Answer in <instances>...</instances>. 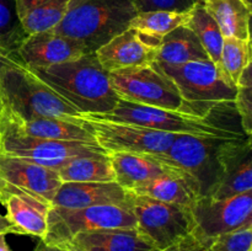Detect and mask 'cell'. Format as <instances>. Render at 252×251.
Listing matches in <instances>:
<instances>
[{
    "mask_svg": "<svg viewBox=\"0 0 252 251\" xmlns=\"http://www.w3.org/2000/svg\"><path fill=\"white\" fill-rule=\"evenodd\" d=\"M30 70L79 113L103 115L112 111L120 100L111 85L110 74L98 63L95 53Z\"/></svg>",
    "mask_w": 252,
    "mask_h": 251,
    "instance_id": "obj_1",
    "label": "cell"
},
{
    "mask_svg": "<svg viewBox=\"0 0 252 251\" xmlns=\"http://www.w3.org/2000/svg\"><path fill=\"white\" fill-rule=\"evenodd\" d=\"M137 14L133 0H71L65 16L53 30L94 53L129 29Z\"/></svg>",
    "mask_w": 252,
    "mask_h": 251,
    "instance_id": "obj_2",
    "label": "cell"
},
{
    "mask_svg": "<svg viewBox=\"0 0 252 251\" xmlns=\"http://www.w3.org/2000/svg\"><path fill=\"white\" fill-rule=\"evenodd\" d=\"M158 64L174 81L197 117L211 118L214 113L235 108L236 85L221 66L209 59L179 65Z\"/></svg>",
    "mask_w": 252,
    "mask_h": 251,
    "instance_id": "obj_3",
    "label": "cell"
},
{
    "mask_svg": "<svg viewBox=\"0 0 252 251\" xmlns=\"http://www.w3.org/2000/svg\"><path fill=\"white\" fill-rule=\"evenodd\" d=\"M0 98L5 112L19 121L39 117L74 120L79 115L70 103L25 65L11 68L2 74Z\"/></svg>",
    "mask_w": 252,
    "mask_h": 251,
    "instance_id": "obj_4",
    "label": "cell"
},
{
    "mask_svg": "<svg viewBox=\"0 0 252 251\" xmlns=\"http://www.w3.org/2000/svg\"><path fill=\"white\" fill-rule=\"evenodd\" d=\"M95 116L113 122L130 123L148 129L171 133V134L208 135V137L218 138L248 137L244 132L229 129L219 123L211 121V118H199L176 111L129 102L121 98L112 111Z\"/></svg>",
    "mask_w": 252,
    "mask_h": 251,
    "instance_id": "obj_5",
    "label": "cell"
},
{
    "mask_svg": "<svg viewBox=\"0 0 252 251\" xmlns=\"http://www.w3.org/2000/svg\"><path fill=\"white\" fill-rule=\"evenodd\" d=\"M108 74L111 85L121 100L194 116L177 86L157 61L148 65L120 69Z\"/></svg>",
    "mask_w": 252,
    "mask_h": 251,
    "instance_id": "obj_6",
    "label": "cell"
},
{
    "mask_svg": "<svg viewBox=\"0 0 252 251\" xmlns=\"http://www.w3.org/2000/svg\"><path fill=\"white\" fill-rule=\"evenodd\" d=\"M126 206L134 216L138 230L160 251L192 235L194 230L191 209L186 207L130 191H127Z\"/></svg>",
    "mask_w": 252,
    "mask_h": 251,
    "instance_id": "obj_7",
    "label": "cell"
},
{
    "mask_svg": "<svg viewBox=\"0 0 252 251\" xmlns=\"http://www.w3.org/2000/svg\"><path fill=\"white\" fill-rule=\"evenodd\" d=\"M135 218L125 204H101L84 208L52 206L47 219V233L42 241L64 246L75 235L107 228H134Z\"/></svg>",
    "mask_w": 252,
    "mask_h": 251,
    "instance_id": "obj_8",
    "label": "cell"
},
{
    "mask_svg": "<svg viewBox=\"0 0 252 251\" xmlns=\"http://www.w3.org/2000/svg\"><path fill=\"white\" fill-rule=\"evenodd\" d=\"M225 139L229 138L177 134L166 152L153 157L191 176L202 197L211 196L218 184L219 152Z\"/></svg>",
    "mask_w": 252,
    "mask_h": 251,
    "instance_id": "obj_9",
    "label": "cell"
},
{
    "mask_svg": "<svg viewBox=\"0 0 252 251\" xmlns=\"http://www.w3.org/2000/svg\"><path fill=\"white\" fill-rule=\"evenodd\" d=\"M0 153L27 159L58 171L74 157L106 152L97 144L62 142L27 135L20 132L4 113L0 126Z\"/></svg>",
    "mask_w": 252,
    "mask_h": 251,
    "instance_id": "obj_10",
    "label": "cell"
},
{
    "mask_svg": "<svg viewBox=\"0 0 252 251\" xmlns=\"http://www.w3.org/2000/svg\"><path fill=\"white\" fill-rule=\"evenodd\" d=\"M79 117L90 128L97 145H100L107 154L112 153L162 154L169 149L177 135L148 129L130 123L103 120L89 113H80Z\"/></svg>",
    "mask_w": 252,
    "mask_h": 251,
    "instance_id": "obj_11",
    "label": "cell"
},
{
    "mask_svg": "<svg viewBox=\"0 0 252 251\" xmlns=\"http://www.w3.org/2000/svg\"><path fill=\"white\" fill-rule=\"evenodd\" d=\"M193 235L208 245L220 234L229 233L252 221V191L226 198L203 196L191 208Z\"/></svg>",
    "mask_w": 252,
    "mask_h": 251,
    "instance_id": "obj_12",
    "label": "cell"
},
{
    "mask_svg": "<svg viewBox=\"0 0 252 251\" xmlns=\"http://www.w3.org/2000/svg\"><path fill=\"white\" fill-rule=\"evenodd\" d=\"M252 191V144L250 137L229 138L219 152V180L209 197L217 199Z\"/></svg>",
    "mask_w": 252,
    "mask_h": 251,
    "instance_id": "obj_13",
    "label": "cell"
},
{
    "mask_svg": "<svg viewBox=\"0 0 252 251\" xmlns=\"http://www.w3.org/2000/svg\"><path fill=\"white\" fill-rule=\"evenodd\" d=\"M159 47V41L129 27L111 38L94 53L101 66L111 73L120 69L154 63L158 58Z\"/></svg>",
    "mask_w": 252,
    "mask_h": 251,
    "instance_id": "obj_14",
    "label": "cell"
},
{
    "mask_svg": "<svg viewBox=\"0 0 252 251\" xmlns=\"http://www.w3.org/2000/svg\"><path fill=\"white\" fill-rule=\"evenodd\" d=\"M2 198L0 203L6 209L5 218L15 234L29 235L43 240L47 233V219L52 203L0 180Z\"/></svg>",
    "mask_w": 252,
    "mask_h": 251,
    "instance_id": "obj_15",
    "label": "cell"
},
{
    "mask_svg": "<svg viewBox=\"0 0 252 251\" xmlns=\"http://www.w3.org/2000/svg\"><path fill=\"white\" fill-rule=\"evenodd\" d=\"M88 53L83 44L54 30L30 34L22 41L16 52L21 63L29 69L65 63Z\"/></svg>",
    "mask_w": 252,
    "mask_h": 251,
    "instance_id": "obj_16",
    "label": "cell"
},
{
    "mask_svg": "<svg viewBox=\"0 0 252 251\" xmlns=\"http://www.w3.org/2000/svg\"><path fill=\"white\" fill-rule=\"evenodd\" d=\"M0 180L52 203L62 185L58 171L0 153Z\"/></svg>",
    "mask_w": 252,
    "mask_h": 251,
    "instance_id": "obj_17",
    "label": "cell"
},
{
    "mask_svg": "<svg viewBox=\"0 0 252 251\" xmlns=\"http://www.w3.org/2000/svg\"><path fill=\"white\" fill-rule=\"evenodd\" d=\"M62 248L71 251H160L137 226L80 233Z\"/></svg>",
    "mask_w": 252,
    "mask_h": 251,
    "instance_id": "obj_18",
    "label": "cell"
},
{
    "mask_svg": "<svg viewBox=\"0 0 252 251\" xmlns=\"http://www.w3.org/2000/svg\"><path fill=\"white\" fill-rule=\"evenodd\" d=\"M127 191L113 182H63L52 206L84 208L101 204H125Z\"/></svg>",
    "mask_w": 252,
    "mask_h": 251,
    "instance_id": "obj_19",
    "label": "cell"
},
{
    "mask_svg": "<svg viewBox=\"0 0 252 251\" xmlns=\"http://www.w3.org/2000/svg\"><path fill=\"white\" fill-rule=\"evenodd\" d=\"M110 155L115 182L126 191H133L145 182L174 171L155 157L138 153H112Z\"/></svg>",
    "mask_w": 252,
    "mask_h": 251,
    "instance_id": "obj_20",
    "label": "cell"
},
{
    "mask_svg": "<svg viewBox=\"0 0 252 251\" xmlns=\"http://www.w3.org/2000/svg\"><path fill=\"white\" fill-rule=\"evenodd\" d=\"M10 122L27 135L43 139L62 140V142H80L97 144L90 128L81 121L79 113L74 120L54 117H39L29 121H19L10 117L4 111Z\"/></svg>",
    "mask_w": 252,
    "mask_h": 251,
    "instance_id": "obj_21",
    "label": "cell"
},
{
    "mask_svg": "<svg viewBox=\"0 0 252 251\" xmlns=\"http://www.w3.org/2000/svg\"><path fill=\"white\" fill-rule=\"evenodd\" d=\"M130 192L191 209L202 197L201 189L191 176L181 170L160 175Z\"/></svg>",
    "mask_w": 252,
    "mask_h": 251,
    "instance_id": "obj_22",
    "label": "cell"
},
{
    "mask_svg": "<svg viewBox=\"0 0 252 251\" xmlns=\"http://www.w3.org/2000/svg\"><path fill=\"white\" fill-rule=\"evenodd\" d=\"M71 0H15L20 25L26 33L53 30L65 16Z\"/></svg>",
    "mask_w": 252,
    "mask_h": 251,
    "instance_id": "obj_23",
    "label": "cell"
},
{
    "mask_svg": "<svg viewBox=\"0 0 252 251\" xmlns=\"http://www.w3.org/2000/svg\"><path fill=\"white\" fill-rule=\"evenodd\" d=\"M216 20L223 37L251 41V2L248 0H217L203 5Z\"/></svg>",
    "mask_w": 252,
    "mask_h": 251,
    "instance_id": "obj_24",
    "label": "cell"
},
{
    "mask_svg": "<svg viewBox=\"0 0 252 251\" xmlns=\"http://www.w3.org/2000/svg\"><path fill=\"white\" fill-rule=\"evenodd\" d=\"M206 51L194 32L187 26H180L160 42L157 62L170 65L208 61Z\"/></svg>",
    "mask_w": 252,
    "mask_h": 251,
    "instance_id": "obj_25",
    "label": "cell"
},
{
    "mask_svg": "<svg viewBox=\"0 0 252 251\" xmlns=\"http://www.w3.org/2000/svg\"><path fill=\"white\" fill-rule=\"evenodd\" d=\"M63 182H113L112 165L107 153L81 155L69 160L58 170Z\"/></svg>",
    "mask_w": 252,
    "mask_h": 251,
    "instance_id": "obj_26",
    "label": "cell"
},
{
    "mask_svg": "<svg viewBox=\"0 0 252 251\" xmlns=\"http://www.w3.org/2000/svg\"><path fill=\"white\" fill-rule=\"evenodd\" d=\"M187 27L194 32L197 38L201 42L206 51L209 61L221 66V48H223V34L216 20L211 16L203 5H194L189 11V19L186 24ZM223 68V66H221Z\"/></svg>",
    "mask_w": 252,
    "mask_h": 251,
    "instance_id": "obj_27",
    "label": "cell"
},
{
    "mask_svg": "<svg viewBox=\"0 0 252 251\" xmlns=\"http://www.w3.org/2000/svg\"><path fill=\"white\" fill-rule=\"evenodd\" d=\"M189 19V12L148 11L138 12L129 27L153 39L161 42L166 34L180 26H186Z\"/></svg>",
    "mask_w": 252,
    "mask_h": 251,
    "instance_id": "obj_28",
    "label": "cell"
},
{
    "mask_svg": "<svg viewBox=\"0 0 252 251\" xmlns=\"http://www.w3.org/2000/svg\"><path fill=\"white\" fill-rule=\"evenodd\" d=\"M220 57L224 71L236 85L243 71L251 65V41L224 37Z\"/></svg>",
    "mask_w": 252,
    "mask_h": 251,
    "instance_id": "obj_29",
    "label": "cell"
},
{
    "mask_svg": "<svg viewBox=\"0 0 252 251\" xmlns=\"http://www.w3.org/2000/svg\"><path fill=\"white\" fill-rule=\"evenodd\" d=\"M26 37L17 17L15 0H0V47L16 53Z\"/></svg>",
    "mask_w": 252,
    "mask_h": 251,
    "instance_id": "obj_30",
    "label": "cell"
},
{
    "mask_svg": "<svg viewBox=\"0 0 252 251\" xmlns=\"http://www.w3.org/2000/svg\"><path fill=\"white\" fill-rule=\"evenodd\" d=\"M236 113L240 117L243 132L251 138L252 134V79L251 65L248 66L236 83V95L234 101Z\"/></svg>",
    "mask_w": 252,
    "mask_h": 251,
    "instance_id": "obj_31",
    "label": "cell"
},
{
    "mask_svg": "<svg viewBox=\"0 0 252 251\" xmlns=\"http://www.w3.org/2000/svg\"><path fill=\"white\" fill-rule=\"evenodd\" d=\"M208 249L209 251H252V221L216 236L209 241Z\"/></svg>",
    "mask_w": 252,
    "mask_h": 251,
    "instance_id": "obj_32",
    "label": "cell"
},
{
    "mask_svg": "<svg viewBox=\"0 0 252 251\" xmlns=\"http://www.w3.org/2000/svg\"><path fill=\"white\" fill-rule=\"evenodd\" d=\"M138 12L174 11L189 12L196 5L194 0H133Z\"/></svg>",
    "mask_w": 252,
    "mask_h": 251,
    "instance_id": "obj_33",
    "label": "cell"
},
{
    "mask_svg": "<svg viewBox=\"0 0 252 251\" xmlns=\"http://www.w3.org/2000/svg\"><path fill=\"white\" fill-rule=\"evenodd\" d=\"M162 251H209L208 245L202 241H199L196 236L192 235L187 236L186 239L181 240L180 243L170 246Z\"/></svg>",
    "mask_w": 252,
    "mask_h": 251,
    "instance_id": "obj_34",
    "label": "cell"
},
{
    "mask_svg": "<svg viewBox=\"0 0 252 251\" xmlns=\"http://www.w3.org/2000/svg\"><path fill=\"white\" fill-rule=\"evenodd\" d=\"M19 65H24V64L21 63L17 54L0 47V78L6 70L11 68H16Z\"/></svg>",
    "mask_w": 252,
    "mask_h": 251,
    "instance_id": "obj_35",
    "label": "cell"
},
{
    "mask_svg": "<svg viewBox=\"0 0 252 251\" xmlns=\"http://www.w3.org/2000/svg\"><path fill=\"white\" fill-rule=\"evenodd\" d=\"M34 251H68L66 249L61 248V246H56V245H49V244L43 243V241H39L38 245L36 246Z\"/></svg>",
    "mask_w": 252,
    "mask_h": 251,
    "instance_id": "obj_36",
    "label": "cell"
},
{
    "mask_svg": "<svg viewBox=\"0 0 252 251\" xmlns=\"http://www.w3.org/2000/svg\"><path fill=\"white\" fill-rule=\"evenodd\" d=\"M6 233H0V251H11L6 241Z\"/></svg>",
    "mask_w": 252,
    "mask_h": 251,
    "instance_id": "obj_37",
    "label": "cell"
},
{
    "mask_svg": "<svg viewBox=\"0 0 252 251\" xmlns=\"http://www.w3.org/2000/svg\"><path fill=\"white\" fill-rule=\"evenodd\" d=\"M0 233H6V234H15L14 228H12L11 224L9 221H5V223L0 224Z\"/></svg>",
    "mask_w": 252,
    "mask_h": 251,
    "instance_id": "obj_38",
    "label": "cell"
},
{
    "mask_svg": "<svg viewBox=\"0 0 252 251\" xmlns=\"http://www.w3.org/2000/svg\"><path fill=\"white\" fill-rule=\"evenodd\" d=\"M2 116H4V105H2V101L0 98V126H1L2 122Z\"/></svg>",
    "mask_w": 252,
    "mask_h": 251,
    "instance_id": "obj_39",
    "label": "cell"
},
{
    "mask_svg": "<svg viewBox=\"0 0 252 251\" xmlns=\"http://www.w3.org/2000/svg\"><path fill=\"white\" fill-rule=\"evenodd\" d=\"M194 1H196V4H198V5H206V4H208V2L217 1V0H194Z\"/></svg>",
    "mask_w": 252,
    "mask_h": 251,
    "instance_id": "obj_40",
    "label": "cell"
},
{
    "mask_svg": "<svg viewBox=\"0 0 252 251\" xmlns=\"http://www.w3.org/2000/svg\"><path fill=\"white\" fill-rule=\"evenodd\" d=\"M5 221H7V219L5 218V216H2L1 213H0V224H2V223H5Z\"/></svg>",
    "mask_w": 252,
    "mask_h": 251,
    "instance_id": "obj_41",
    "label": "cell"
},
{
    "mask_svg": "<svg viewBox=\"0 0 252 251\" xmlns=\"http://www.w3.org/2000/svg\"><path fill=\"white\" fill-rule=\"evenodd\" d=\"M2 198V188H1V185H0V201Z\"/></svg>",
    "mask_w": 252,
    "mask_h": 251,
    "instance_id": "obj_42",
    "label": "cell"
},
{
    "mask_svg": "<svg viewBox=\"0 0 252 251\" xmlns=\"http://www.w3.org/2000/svg\"><path fill=\"white\" fill-rule=\"evenodd\" d=\"M64 249H65V248H64ZM66 250H68V249H66ZM68 251H71V250H68Z\"/></svg>",
    "mask_w": 252,
    "mask_h": 251,
    "instance_id": "obj_43",
    "label": "cell"
}]
</instances>
